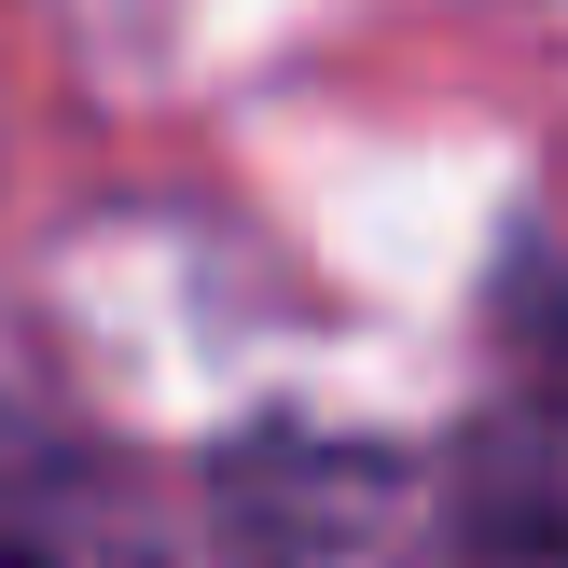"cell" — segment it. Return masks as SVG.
<instances>
[{"label": "cell", "instance_id": "cell-3", "mask_svg": "<svg viewBox=\"0 0 568 568\" xmlns=\"http://www.w3.org/2000/svg\"><path fill=\"white\" fill-rule=\"evenodd\" d=\"M403 499H416V471L388 444H347V430H250V444H222V514L277 568L375 555L403 527Z\"/></svg>", "mask_w": 568, "mask_h": 568}, {"label": "cell", "instance_id": "cell-2", "mask_svg": "<svg viewBox=\"0 0 568 568\" xmlns=\"http://www.w3.org/2000/svg\"><path fill=\"white\" fill-rule=\"evenodd\" d=\"M0 568H181V541L98 430L0 388Z\"/></svg>", "mask_w": 568, "mask_h": 568}, {"label": "cell", "instance_id": "cell-1", "mask_svg": "<svg viewBox=\"0 0 568 568\" xmlns=\"http://www.w3.org/2000/svg\"><path fill=\"white\" fill-rule=\"evenodd\" d=\"M499 320V403H471V430L444 444L430 527L458 568H568V264L514 250Z\"/></svg>", "mask_w": 568, "mask_h": 568}]
</instances>
